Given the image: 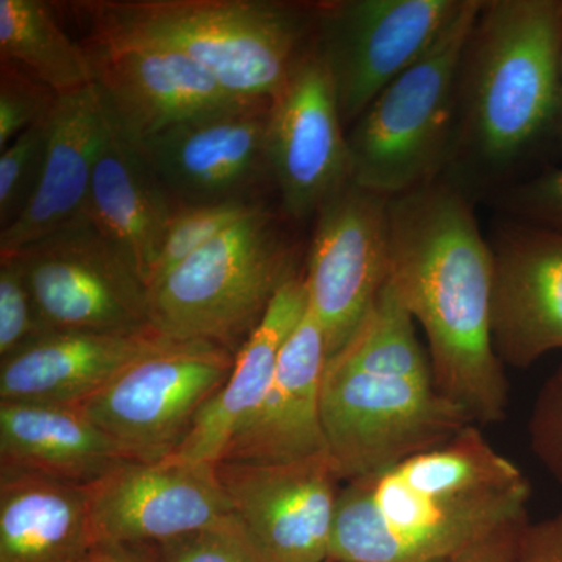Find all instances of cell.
<instances>
[{
    "label": "cell",
    "mask_w": 562,
    "mask_h": 562,
    "mask_svg": "<svg viewBox=\"0 0 562 562\" xmlns=\"http://www.w3.org/2000/svg\"><path fill=\"white\" fill-rule=\"evenodd\" d=\"M392 290L420 325L432 379L475 425L505 419V366L491 336L492 251L471 198L446 179L390 199Z\"/></svg>",
    "instance_id": "obj_1"
},
{
    "label": "cell",
    "mask_w": 562,
    "mask_h": 562,
    "mask_svg": "<svg viewBox=\"0 0 562 562\" xmlns=\"http://www.w3.org/2000/svg\"><path fill=\"white\" fill-rule=\"evenodd\" d=\"M321 409L327 452L342 483L386 471L475 425L432 375L366 364L344 351L325 366Z\"/></svg>",
    "instance_id": "obj_7"
},
{
    "label": "cell",
    "mask_w": 562,
    "mask_h": 562,
    "mask_svg": "<svg viewBox=\"0 0 562 562\" xmlns=\"http://www.w3.org/2000/svg\"><path fill=\"white\" fill-rule=\"evenodd\" d=\"M7 257L21 262L52 333L154 328L146 284L88 214Z\"/></svg>",
    "instance_id": "obj_10"
},
{
    "label": "cell",
    "mask_w": 562,
    "mask_h": 562,
    "mask_svg": "<svg viewBox=\"0 0 562 562\" xmlns=\"http://www.w3.org/2000/svg\"><path fill=\"white\" fill-rule=\"evenodd\" d=\"M494 209L505 220L562 233V169L508 183L492 194Z\"/></svg>",
    "instance_id": "obj_31"
},
{
    "label": "cell",
    "mask_w": 562,
    "mask_h": 562,
    "mask_svg": "<svg viewBox=\"0 0 562 562\" xmlns=\"http://www.w3.org/2000/svg\"><path fill=\"white\" fill-rule=\"evenodd\" d=\"M327 360L325 333L308 308L281 350L265 401L233 436L220 462L283 464L328 453L321 409Z\"/></svg>",
    "instance_id": "obj_18"
},
{
    "label": "cell",
    "mask_w": 562,
    "mask_h": 562,
    "mask_svg": "<svg viewBox=\"0 0 562 562\" xmlns=\"http://www.w3.org/2000/svg\"><path fill=\"white\" fill-rule=\"evenodd\" d=\"M462 0L316 2L312 43L330 76L346 127L430 49Z\"/></svg>",
    "instance_id": "obj_9"
},
{
    "label": "cell",
    "mask_w": 562,
    "mask_h": 562,
    "mask_svg": "<svg viewBox=\"0 0 562 562\" xmlns=\"http://www.w3.org/2000/svg\"><path fill=\"white\" fill-rule=\"evenodd\" d=\"M562 140V58H561V80H560V102H558L557 122H554V131Z\"/></svg>",
    "instance_id": "obj_36"
},
{
    "label": "cell",
    "mask_w": 562,
    "mask_h": 562,
    "mask_svg": "<svg viewBox=\"0 0 562 562\" xmlns=\"http://www.w3.org/2000/svg\"><path fill=\"white\" fill-rule=\"evenodd\" d=\"M271 103H254L181 122L136 143L177 209L261 202L272 183ZM135 143V140H133Z\"/></svg>",
    "instance_id": "obj_14"
},
{
    "label": "cell",
    "mask_w": 562,
    "mask_h": 562,
    "mask_svg": "<svg viewBox=\"0 0 562 562\" xmlns=\"http://www.w3.org/2000/svg\"><path fill=\"white\" fill-rule=\"evenodd\" d=\"M99 542L150 546L233 516L216 465L127 461L85 486Z\"/></svg>",
    "instance_id": "obj_15"
},
{
    "label": "cell",
    "mask_w": 562,
    "mask_h": 562,
    "mask_svg": "<svg viewBox=\"0 0 562 562\" xmlns=\"http://www.w3.org/2000/svg\"><path fill=\"white\" fill-rule=\"evenodd\" d=\"M308 310L305 271H299L277 292L260 325L235 357L227 383L199 414L187 441L173 458L216 465L225 447L265 401L281 350Z\"/></svg>",
    "instance_id": "obj_23"
},
{
    "label": "cell",
    "mask_w": 562,
    "mask_h": 562,
    "mask_svg": "<svg viewBox=\"0 0 562 562\" xmlns=\"http://www.w3.org/2000/svg\"><path fill=\"white\" fill-rule=\"evenodd\" d=\"M331 562V561H330Z\"/></svg>",
    "instance_id": "obj_38"
},
{
    "label": "cell",
    "mask_w": 562,
    "mask_h": 562,
    "mask_svg": "<svg viewBox=\"0 0 562 562\" xmlns=\"http://www.w3.org/2000/svg\"><path fill=\"white\" fill-rule=\"evenodd\" d=\"M98 543L85 486L0 471V562H88Z\"/></svg>",
    "instance_id": "obj_24"
},
{
    "label": "cell",
    "mask_w": 562,
    "mask_h": 562,
    "mask_svg": "<svg viewBox=\"0 0 562 562\" xmlns=\"http://www.w3.org/2000/svg\"><path fill=\"white\" fill-rule=\"evenodd\" d=\"M390 198L353 181L316 214L305 281L328 358L360 327L390 281Z\"/></svg>",
    "instance_id": "obj_11"
},
{
    "label": "cell",
    "mask_w": 562,
    "mask_h": 562,
    "mask_svg": "<svg viewBox=\"0 0 562 562\" xmlns=\"http://www.w3.org/2000/svg\"><path fill=\"white\" fill-rule=\"evenodd\" d=\"M528 432L532 452L550 475L562 484V362L539 391L528 422Z\"/></svg>",
    "instance_id": "obj_32"
},
{
    "label": "cell",
    "mask_w": 562,
    "mask_h": 562,
    "mask_svg": "<svg viewBox=\"0 0 562 562\" xmlns=\"http://www.w3.org/2000/svg\"><path fill=\"white\" fill-rule=\"evenodd\" d=\"M527 522L512 525L462 550L449 562H516L517 541Z\"/></svg>",
    "instance_id": "obj_34"
},
{
    "label": "cell",
    "mask_w": 562,
    "mask_h": 562,
    "mask_svg": "<svg viewBox=\"0 0 562 562\" xmlns=\"http://www.w3.org/2000/svg\"><path fill=\"white\" fill-rule=\"evenodd\" d=\"M138 461L79 408L0 402V471L88 486Z\"/></svg>",
    "instance_id": "obj_22"
},
{
    "label": "cell",
    "mask_w": 562,
    "mask_h": 562,
    "mask_svg": "<svg viewBox=\"0 0 562 562\" xmlns=\"http://www.w3.org/2000/svg\"><path fill=\"white\" fill-rule=\"evenodd\" d=\"M516 562H562V512L525 525L517 541Z\"/></svg>",
    "instance_id": "obj_33"
},
{
    "label": "cell",
    "mask_w": 562,
    "mask_h": 562,
    "mask_svg": "<svg viewBox=\"0 0 562 562\" xmlns=\"http://www.w3.org/2000/svg\"><path fill=\"white\" fill-rule=\"evenodd\" d=\"M422 562H449V560H432V561H422Z\"/></svg>",
    "instance_id": "obj_37"
},
{
    "label": "cell",
    "mask_w": 562,
    "mask_h": 562,
    "mask_svg": "<svg viewBox=\"0 0 562 562\" xmlns=\"http://www.w3.org/2000/svg\"><path fill=\"white\" fill-rule=\"evenodd\" d=\"M49 117L22 132L0 154V232L20 220L35 198L46 161Z\"/></svg>",
    "instance_id": "obj_27"
},
{
    "label": "cell",
    "mask_w": 562,
    "mask_h": 562,
    "mask_svg": "<svg viewBox=\"0 0 562 562\" xmlns=\"http://www.w3.org/2000/svg\"><path fill=\"white\" fill-rule=\"evenodd\" d=\"M155 562H262L235 514L213 527L150 543Z\"/></svg>",
    "instance_id": "obj_30"
},
{
    "label": "cell",
    "mask_w": 562,
    "mask_h": 562,
    "mask_svg": "<svg viewBox=\"0 0 562 562\" xmlns=\"http://www.w3.org/2000/svg\"><path fill=\"white\" fill-rule=\"evenodd\" d=\"M110 114L98 85L60 95L49 117L46 161L24 214L0 232V257L16 254L87 216Z\"/></svg>",
    "instance_id": "obj_20"
},
{
    "label": "cell",
    "mask_w": 562,
    "mask_h": 562,
    "mask_svg": "<svg viewBox=\"0 0 562 562\" xmlns=\"http://www.w3.org/2000/svg\"><path fill=\"white\" fill-rule=\"evenodd\" d=\"M484 0H462L439 38L347 132L351 181L395 198L442 179L457 125L458 72Z\"/></svg>",
    "instance_id": "obj_6"
},
{
    "label": "cell",
    "mask_w": 562,
    "mask_h": 562,
    "mask_svg": "<svg viewBox=\"0 0 562 562\" xmlns=\"http://www.w3.org/2000/svg\"><path fill=\"white\" fill-rule=\"evenodd\" d=\"M90 44L176 52L235 98L271 103L312 44L316 3L281 0H88L69 3Z\"/></svg>",
    "instance_id": "obj_4"
},
{
    "label": "cell",
    "mask_w": 562,
    "mask_h": 562,
    "mask_svg": "<svg viewBox=\"0 0 562 562\" xmlns=\"http://www.w3.org/2000/svg\"><path fill=\"white\" fill-rule=\"evenodd\" d=\"M176 211V203L139 147L110 114L92 176L87 214L146 286H149L162 236Z\"/></svg>",
    "instance_id": "obj_21"
},
{
    "label": "cell",
    "mask_w": 562,
    "mask_h": 562,
    "mask_svg": "<svg viewBox=\"0 0 562 562\" xmlns=\"http://www.w3.org/2000/svg\"><path fill=\"white\" fill-rule=\"evenodd\" d=\"M52 333L41 319L16 257H0V361Z\"/></svg>",
    "instance_id": "obj_29"
},
{
    "label": "cell",
    "mask_w": 562,
    "mask_h": 562,
    "mask_svg": "<svg viewBox=\"0 0 562 562\" xmlns=\"http://www.w3.org/2000/svg\"><path fill=\"white\" fill-rule=\"evenodd\" d=\"M172 341L155 328L132 333H49L0 361V402L76 408L133 362Z\"/></svg>",
    "instance_id": "obj_19"
},
{
    "label": "cell",
    "mask_w": 562,
    "mask_h": 562,
    "mask_svg": "<svg viewBox=\"0 0 562 562\" xmlns=\"http://www.w3.org/2000/svg\"><path fill=\"white\" fill-rule=\"evenodd\" d=\"M60 94L18 63L0 60V151L22 132L46 121Z\"/></svg>",
    "instance_id": "obj_28"
},
{
    "label": "cell",
    "mask_w": 562,
    "mask_h": 562,
    "mask_svg": "<svg viewBox=\"0 0 562 562\" xmlns=\"http://www.w3.org/2000/svg\"><path fill=\"white\" fill-rule=\"evenodd\" d=\"M268 157L281 210L291 220L316 217L351 181L346 125L330 76L313 43L272 99Z\"/></svg>",
    "instance_id": "obj_12"
},
{
    "label": "cell",
    "mask_w": 562,
    "mask_h": 562,
    "mask_svg": "<svg viewBox=\"0 0 562 562\" xmlns=\"http://www.w3.org/2000/svg\"><path fill=\"white\" fill-rule=\"evenodd\" d=\"M262 203L224 202L177 209L162 236L147 291L151 284L168 276L173 268L228 231L236 222L260 209Z\"/></svg>",
    "instance_id": "obj_26"
},
{
    "label": "cell",
    "mask_w": 562,
    "mask_h": 562,
    "mask_svg": "<svg viewBox=\"0 0 562 562\" xmlns=\"http://www.w3.org/2000/svg\"><path fill=\"white\" fill-rule=\"evenodd\" d=\"M0 60L18 63L60 95L94 83L90 52L41 0H0Z\"/></svg>",
    "instance_id": "obj_25"
},
{
    "label": "cell",
    "mask_w": 562,
    "mask_h": 562,
    "mask_svg": "<svg viewBox=\"0 0 562 562\" xmlns=\"http://www.w3.org/2000/svg\"><path fill=\"white\" fill-rule=\"evenodd\" d=\"M88 562H155L150 546L99 542Z\"/></svg>",
    "instance_id": "obj_35"
},
{
    "label": "cell",
    "mask_w": 562,
    "mask_h": 562,
    "mask_svg": "<svg viewBox=\"0 0 562 562\" xmlns=\"http://www.w3.org/2000/svg\"><path fill=\"white\" fill-rule=\"evenodd\" d=\"M235 357L214 342L172 341L76 408L135 460H165L179 452L199 414L227 383Z\"/></svg>",
    "instance_id": "obj_8"
},
{
    "label": "cell",
    "mask_w": 562,
    "mask_h": 562,
    "mask_svg": "<svg viewBox=\"0 0 562 562\" xmlns=\"http://www.w3.org/2000/svg\"><path fill=\"white\" fill-rule=\"evenodd\" d=\"M487 241L495 353L503 366L530 368L562 350V233L505 220Z\"/></svg>",
    "instance_id": "obj_16"
},
{
    "label": "cell",
    "mask_w": 562,
    "mask_h": 562,
    "mask_svg": "<svg viewBox=\"0 0 562 562\" xmlns=\"http://www.w3.org/2000/svg\"><path fill=\"white\" fill-rule=\"evenodd\" d=\"M562 0H484L462 52L457 125L442 179L471 198L554 131Z\"/></svg>",
    "instance_id": "obj_3"
},
{
    "label": "cell",
    "mask_w": 562,
    "mask_h": 562,
    "mask_svg": "<svg viewBox=\"0 0 562 562\" xmlns=\"http://www.w3.org/2000/svg\"><path fill=\"white\" fill-rule=\"evenodd\" d=\"M527 476L479 425L442 446L346 482L331 562L452 560L487 536L527 522Z\"/></svg>",
    "instance_id": "obj_2"
},
{
    "label": "cell",
    "mask_w": 562,
    "mask_h": 562,
    "mask_svg": "<svg viewBox=\"0 0 562 562\" xmlns=\"http://www.w3.org/2000/svg\"><path fill=\"white\" fill-rule=\"evenodd\" d=\"M85 47L111 117L135 143L181 122L254 105L235 98L201 66L176 52L147 46Z\"/></svg>",
    "instance_id": "obj_17"
},
{
    "label": "cell",
    "mask_w": 562,
    "mask_h": 562,
    "mask_svg": "<svg viewBox=\"0 0 562 562\" xmlns=\"http://www.w3.org/2000/svg\"><path fill=\"white\" fill-rule=\"evenodd\" d=\"M217 479L262 562H330L341 476L330 454L283 464H216Z\"/></svg>",
    "instance_id": "obj_13"
},
{
    "label": "cell",
    "mask_w": 562,
    "mask_h": 562,
    "mask_svg": "<svg viewBox=\"0 0 562 562\" xmlns=\"http://www.w3.org/2000/svg\"><path fill=\"white\" fill-rule=\"evenodd\" d=\"M297 272L294 244L262 203L151 284V327L173 341L214 342L236 355Z\"/></svg>",
    "instance_id": "obj_5"
}]
</instances>
